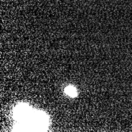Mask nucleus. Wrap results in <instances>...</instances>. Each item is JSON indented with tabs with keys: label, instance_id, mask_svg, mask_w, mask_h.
Returning a JSON list of instances; mask_svg holds the SVG:
<instances>
[{
	"label": "nucleus",
	"instance_id": "f257e3e1",
	"mask_svg": "<svg viewBox=\"0 0 132 132\" xmlns=\"http://www.w3.org/2000/svg\"><path fill=\"white\" fill-rule=\"evenodd\" d=\"M65 93H66L67 95L70 96V97H76V96H77V90H76V89L75 87H73V86H67L65 88Z\"/></svg>",
	"mask_w": 132,
	"mask_h": 132
}]
</instances>
